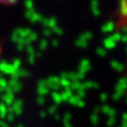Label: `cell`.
<instances>
[{
    "label": "cell",
    "instance_id": "1",
    "mask_svg": "<svg viewBox=\"0 0 127 127\" xmlns=\"http://www.w3.org/2000/svg\"><path fill=\"white\" fill-rule=\"evenodd\" d=\"M15 69L12 64L7 63L6 61H2L1 63H0V72L4 73V74H9V75H13L15 73Z\"/></svg>",
    "mask_w": 127,
    "mask_h": 127
},
{
    "label": "cell",
    "instance_id": "2",
    "mask_svg": "<svg viewBox=\"0 0 127 127\" xmlns=\"http://www.w3.org/2000/svg\"><path fill=\"white\" fill-rule=\"evenodd\" d=\"M7 88H9L13 93L17 92V91H19L20 88H21V83L18 81V78L11 77L9 83H7Z\"/></svg>",
    "mask_w": 127,
    "mask_h": 127
},
{
    "label": "cell",
    "instance_id": "3",
    "mask_svg": "<svg viewBox=\"0 0 127 127\" xmlns=\"http://www.w3.org/2000/svg\"><path fill=\"white\" fill-rule=\"evenodd\" d=\"M3 93L4 94L2 95V100L4 101L6 104H12V102H13V100H14V93L12 92L9 88H6Z\"/></svg>",
    "mask_w": 127,
    "mask_h": 127
},
{
    "label": "cell",
    "instance_id": "4",
    "mask_svg": "<svg viewBox=\"0 0 127 127\" xmlns=\"http://www.w3.org/2000/svg\"><path fill=\"white\" fill-rule=\"evenodd\" d=\"M18 0H0V3H3V4H14Z\"/></svg>",
    "mask_w": 127,
    "mask_h": 127
},
{
    "label": "cell",
    "instance_id": "5",
    "mask_svg": "<svg viewBox=\"0 0 127 127\" xmlns=\"http://www.w3.org/2000/svg\"><path fill=\"white\" fill-rule=\"evenodd\" d=\"M0 78H2V77H1V73H0Z\"/></svg>",
    "mask_w": 127,
    "mask_h": 127
}]
</instances>
